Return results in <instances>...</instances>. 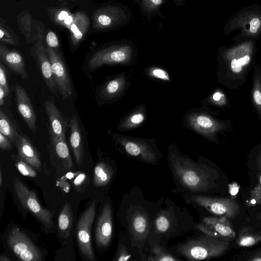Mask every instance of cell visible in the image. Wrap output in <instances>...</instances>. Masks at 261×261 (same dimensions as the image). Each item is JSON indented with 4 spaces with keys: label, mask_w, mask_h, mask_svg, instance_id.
<instances>
[{
    "label": "cell",
    "mask_w": 261,
    "mask_h": 261,
    "mask_svg": "<svg viewBox=\"0 0 261 261\" xmlns=\"http://www.w3.org/2000/svg\"><path fill=\"white\" fill-rule=\"evenodd\" d=\"M256 41L245 40L219 48L216 75L217 82L235 90L246 82L253 66Z\"/></svg>",
    "instance_id": "obj_1"
},
{
    "label": "cell",
    "mask_w": 261,
    "mask_h": 261,
    "mask_svg": "<svg viewBox=\"0 0 261 261\" xmlns=\"http://www.w3.org/2000/svg\"><path fill=\"white\" fill-rule=\"evenodd\" d=\"M219 111L212 110L206 105L188 110L182 118V125L207 140L218 145L219 135L232 132L233 126L228 120L216 117Z\"/></svg>",
    "instance_id": "obj_2"
},
{
    "label": "cell",
    "mask_w": 261,
    "mask_h": 261,
    "mask_svg": "<svg viewBox=\"0 0 261 261\" xmlns=\"http://www.w3.org/2000/svg\"><path fill=\"white\" fill-rule=\"evenodd\" d=\"M137 58L136 47L132 43H118L103 46L91 52L84 60L82 70L89 78L106 65L133 66Z\"/></svg>",
    "instance_id": "obj_3"
},
{
    "label": "cell",
    "mask_w": 261,
    "mask_h": 261,
    "mask_svg": "<svg viewBox=\"0 0 261 261\" xmlns=\"http://www.w3.org/2000/svg\"><path fill=\"white\" fill-rule=\"evenodd\" d=\"M168 150V160L173 174L183 186L194 192L208 188L210 175L206 171L182 154L175 143L169 145Z\"/></svg>",
    "instance_id": "obj_4"
},
{
    "label": "cell",
    "mask_w": 261,
    "mask_h": 261,
    "mask_svg": "<svg viewBox=\"0 0 261 261\" xmlns=\"http://www.w3.org/2000/svg\"><path fill=\"white\" fill-rule=\"evenodd\" d=\"M240 34L233 40H258L261 35V6L252 5L244 7L232 15L226 21L223 33L229 36L236 31Z\"/></svg>",
    "instance_id": "obj_5"
},
{
    "label": "cell",
    "mask_w": 261,
    "mask_h": 261,
    "mask_svg": "<svg viewBox=\"0 0 261 261\" xmlns=\"http://www.w3.org/2000/svg\"><path fill=\"white\" fill-rule=\"evenodd\" d=\"M115 145L124 153L137 160L153 163L161 156L155 139L129 136L108 130Z\"/></svg>",
    "instance_id": "obj_6"
},
{
    "label": "cell",
    "mask_w": 261,
    "mask_h": 261,
    "mask_svg": "<svg viewBox=\"0 0 261 261\" xmlns=\"http://www.w3.org/2000/svg\"><path fill=\"white\" fill-rule=\"evenodd\" d=\"M229 245L227 241L207 235L199 239L190 240L179 245L177 250L188 260H202L222 255Z\"/></svg>",
    "instance_id": "obj_7"
},
{
    "label": "cell",
    "mask_w": 261,
    "mask_h": 261,
    "mask_svg": "<svg viewBox=\"0 0 261 261\" xmlns=\"http://www.w3.org/2000/svg\"><path fill=\"white\" fill-rule=\"evenodd\" d=\"M130 77L125 72H122L106 79L95 90L97 105H109L120 100L129 87Z\"/></svg>",
    "instance_id": "obj_8"
},
{
    "label": "cell",
    "mask_w": 261,
    "mask_h": 261,
    "mask_svg": "<svg viewBox=\"0 0 261 261\" xmlns=\"http://www.w3.org/2000/svg\"><path fill=\"white\" fill-rule=\"evenodd\" d=\"M13 184L15 193L23 207L31 212L46 227H51L53 213L41 206L35 192L30 190L18 177L14 176Z\"/></svg>",
    "instance_id": "obj_9"
},
{
    "label": "cell",
    "mask_w": 261,
    "mask_h": 261,
    "mask_svg": "<svg viewBox=\"0 0 261 261\" xmlns=\"http://www.w3.org/2000/svg\"><path fill=\"white\" fill-rule=\"evenodd\" d=\"M47 49L58 93L63 100H65L73 92V83L68 67L60 50L48 47Z\"/></svg>",
    "instance_id": "obj_10"
},
{
    "label": "cell",
    "mask_w": 261,
    "mask_h": 261,
    "mask_svg": "<svg viewBox=\"0 0 261 261\" xmlns=\"http://www.w3.org/2000/svg\"><path fill=\"white\" fill-rule=\"evenodd\" d=\"M129 17V12L124 6L110 5L94 11L92 15L93 27L97 30H111L124 24Z\"/></svg>",
    "instance_id": "obj_11"
},
{
    "label": "cell",
    "mask_w": 261,
    "mask_h": 261,
    "mask_svg": "<svg viewBox=\"0 0 261 261\" xmlns=\"http://www.w3.org/2000/svg\"><path fill=\"white\" fill-rule=\"evenodd\" d=\"M11 250L20 259L24 261H41V252L20 229L12 228L8 237Z\"/></svg>",
    "instance_id": "obj_12"
},
{
    "label": "cell",
    "mask_w": 261,
    "mask_h": 261,
    "mask_svg": "<svg viewBox=\"0 0 261 261\" xmlns=\"http://www.w3.org/2000/svg\"><path fill=\"white\" fill-rule=\"evenodd\" d=\"M30 53L35 60L37 68L47 88L52 94L59 97L47 47L44 44L41 35H38L37 41L30 49Z\"/></svg>",
    "instance_id": "obj_13"
},
{
    "label": "cell",
    "mask_w": 261,
    "mask_h": 261,
    "mask_svg": "<svg viewBox=\"0 0 261 261\" xmlns=\"http://www.w3.org/2000/svg\"><path fill=\"white\" fill-rule=\"evenodd\" d=\"M96 200L92 201L80 217L76 233L79 246L83 255L89 260H95L91 242V229L95 214Z\"/></svg>",
    "instance_id": "obj_14"
},
{
    "label": "cell",
    "mask_w": 261,
    "mask_h": 261,
    "mask_svg": "<svg viewBox=\"0 0 261 261\" xmlns=\"http://www.w3.org/2000/svg\"><path fill=\"white\" fill-rule=\"evenodd\" d=\"M191 200L195 203L217 215L232 218L237 216L240 212L238 204L232 198L194 195Z\"/></svg>",
    "instance_id": "obj_15"
},
{
    "label": "cell",
    "mask_w": 261,
    "mask_h": 261,
    "mask_svg": "<svg viewBox=\"0 0 261 261\" xmlns=\"http://www.w3.org/2000/svg\"><path fill=\"white\" fill-rule=\"evenodd\" d=\"M196 227L206 235L227 241L236 237L231 223L227 217L223 216L219 218L205 217L202 223L197 224Z\"/></svg>",
    "instance_id": "obj_16"
},
{
    "label": "cell",
    "mask_w": 261,
    "mask_h": 261,
    "mask_svg": "<svg viewBox=\"0 0 261 261\" xmlns=\"http://www.w3.org/2000/svg\"><path fill=\"white\" fill-rule=\"evenodd\" d=\"M44 107L48 118L46 126L48 134L66 138L70 118L65 116L53 100L45 101Z\"/></svg>",
    "instance_id": "obj_17"
},
{
    "label": "cell",
    "mask_w": 261,
    "mask_h": 261,
    "mask_svg": "<svg viewBox=\"0 0 261 261\" xmlns=\"http://www.w3.org/2000/svg\"><path fill=\"white\" fill-rule=\"evenodd\" d=\"M12 88L16 97L17 107L20 115L30 130L36 133L38 128L37 117L29 94L24 88L18 84L13 85Z\"/></svg>",
    "instance_id": "obj_18"
},
{
    "label": "cell",
    "mask_w": 261,
    "mask_h": 261,
    "mask_svg": "<svg viewBox=\"0 0 261 261\" xmlns=\"http://www.w3.org/2000/svg\"><path fill=\"white\" fill-rule=\"evenodd\" d=\"M113 232L112 210L107 203L103 207L98 218L95 230V239L99 246L106 247L111 240Z\"/></svg>",
    "instance_id": "obj_19"
},
{
    "label": "cell",
    "mask_w": 261,
    "mask_h": 261,
    "mask_svg": "<svg viewBox=\"0 0 261 261\" xmlns=\"http://www.w3.org/2000/svg\"><path fill=\"white\" fill-rule=\"evenodd\" d=\"M0 62L22 79L26 80L29 77L25 63L21 54L16 50L9 49L2 43L0 45Z\"/></svg>",
    "instance_id": "obj_20"
},
{
    "label": "cell",
    "mask_w": 261,
    "mask_h": 261,
    "mask_svg": "<svg viewBox=\"0 0 261 261\" xmlns=\"http://www.w3.org/2000/svg\"><path fill=\"white\" fill-rule=\"evenodd\" d=\"M14 144L21 159L38 170H41L42 163L38 152L28 136L21 134Z\"/></svg>",
    "instance_id": "obj_21"
},
{
    "label": "cell",
    "mask_w": 261,
    "mask_h": 261,
    "mask_svg": "<svg viewBox=\"0 0 261 261\" xmlns=\"http://www.w3.org/2000/svg\"><path fill=\"white\" fill-rule=\"evenodd\" d=\"M69 129L70 146L76 164L80 165L84 160V140L81 126L75 115L70 118Z\"/></svg>",
    "instance_id": "obj_22"
},
{
    "label": "cell",
    "mask_w": 261,
    "mask_h": 261,
    "mask_svg": "<svg viewBox=\"0 0 261 261\" xmlns=\"http://www.w3.org/2000/svg\"><path fill=\"white\" fill-rule=\"evenodd\" d=\"M146 105L140 103L126 114L119 121L117 128L121 132L132 130L143 125L147 118Z\"/></svg>",
    "instance_id": "obj_23"
},
{
    "label": "cell",
    "mask_w": 261,
    "mask_h": 261,
    "mask_svg": "<svg viewBox=\"0 0 261 261\" xmlns=\"http://www.w3.org/2000/svg\"><path fill=\"white\" fill-rule=\"evenodd\" d=\"M90 24L88 16L83 12L75 13L74 18L69 28L70 43L72 52H74L86 35Z\"/></svg>",
    "instance_id": "obj_24"
},
{
    "label": "cell",
    "mask_w": 261,
    "mask_h": 261,
    "mask_svg": "<svg viewBox=\"0 0 261 261\" xmlns=\"http://www.w3.org/2000/svg\"><path fill=\"white\" fill-rule=\"evenodd\" d=\"M48 135L51 150L61 160L65 168L72 171L73 169V163L66 138Z\"/></svg>",
    "instance_id": "obj_25"
},
{
    "label": "cell",
    "mask_w": 261,
    "mask_h": 261,
    "mask_svg": "<svg viewBox=\"0 0 261 261\" xmlns=\"http://www.w3.org/2000/svg\"><path fill=\"white\" fill-rule=\"evenodd\" d=\"M253 67L251 101L253 109L261 120V68L257 64Z\"/></svg>",
    "instance_id": "obj_26"
},
{
    "label": "cell",
    "mask_w": 261,
    "mask_h": 261,
    "mask_svg": "<svg viewBox=\"0 0 261 261\" xmlns=\"http://www.w3.org/2000/svg\"><path fill=\"white\" fill-rule=\"evenodd\" d=\"M0 133L14 143L23 134L15 121L2 109L0 110Z\"/></svg>",
    "instance_id": "obj_27"
},
{
    "label": "cell",
    "mask_w": 261,
    "mask_h": 261,
    "mask_svg": "<svg viewBox=\"0 0 261 261\" xmlns=\"http://www.w3.org/2000/svg\"><path fill=\"white\" fill-rule=\"evenodd\" d=\"M73 222L72 212L71 204L69 202H66L58 218V226L60 232L65 238L69 236Z\"/></svg>",
    "instance_id": "obj_28"
},
{
    "label": "cell",
    "mask_w": 261,
    "mask_h": 261,
    "mask_svg": "<svg viewBox=\"0 0 261 261\" xmlns=\"http://www.w3.org/2000/svg\"><path fill=\"white\" fill-rule=\"evenodd\" d=\"M113 175L112 168L104 162H99L95 166L93 173V183L95 186H106L110 181Z\"/></svg>",
    "instance_id": "obj_29"
},
{
    "label": "cell",
    "mask_w": 261,
    "mask_h": 261,
    "mask_svg": "<svg viewBox=\"0 0 261 261\" xmlns=\"http://www.w3.org/2000/svg\"><path fill=\"white\" fill-rule=\"evenodd\" d=\"M200 101L201 105H210L220 108H227L229 105L226 95L219 89H216L211 94Z\"/></svg>",
    "instance_id": "obj_30"
},
{
    "label": "cell",
    "mask_w": 261,
    "mask_h": 261,
    "mask_svg": "<svg viewBox=\"0 0 261 261\" xmlns=\"http://www.w3.org/2000/svg\"><path fill=\"white\" fill-rule=\"evenodd\" d=\"M261 241V235L251 231L248 227L242 228L237 239L238 244L242 247H248L255 245Z\"/></svg>",
    "instance_id": "obj_31"
},
{
    "label": "cell",
    "mask_w": 261,
    "mask_h": 261,
    "mask_svg": "<svg viewBox=\"0 0 261 261\" xmlns=\"http://www.w3.org/2000/svg\"><path fill=\"white\" fill-rule=\"evenodd\" d=\"M52 13L53 20L55 23L69 29L74 20L75 14H72L64 9H54Z\"/></svg>",
    "instance_id": "obj_32"
},
{
    "label": "cell",
    "mask_w": 261,
    "mask_h": 261,
    "mask_svg": "<svg viewBox=\"0 0 261 261\" xmlns=\"http://www.w3.org/2000/svg\"><path fill=\"white\" fill-rule=\"evenodd\" d=\"M0 40L1 42L9 45L19 44L17 36L2 18L0 19Z\"/></svg>",
    "instance_id": "obj_33"
},
{
    "label": "cell",
    "mask_w": 261,
    "mask_h": 261,
    "mask_svg": "<svg viewBox=\"0 0 261 261\" xmlns=\"http://www.w3.org/2000/svg\"><path fill=\"white\" fill-rule=\"evenodd\" d=\"M132 227L137 236H143L145 234L148 228V221L143 214L138 212L133 215Z\"/></svg>",
    "instance_id": "obj_34"
},
{
    "label": "cell",
    "mask_w": 261,
    "mask_h": 261,
    "mask_svg": "<svg viewBox=\"0 0 261 261\" xmlns=\"http://www.w3.org/2000/svg\"><path fill=\"white\" fill-rule=\"evenodd\" d=\"M144 72L146 76L151 79L168 82L171 81L170 75L167 71L158 66L146 67Z\"/></svg>",
    "instance_id": "obj_35"
},
{
    "label": "cell",
    "mask_w": 261,
    "mask_h": 261,
    "mask_svg": "<svg viewBox=\"0 0 261 261\" xmlns=\"http://www.w3.org/2000/svg\"><path fill=\"white\" fill-rule=\"evenodd\" d=\"M143 12L147 15H153L159 11L165 0H137Z\"/></svg>",
    "instance_id": "obj_36"
},
{
    "label": "cell",
    "mask_w": 261,
    "mask_h": 261,
    "mask_svg": "<svg viewBox=\"0 0 261 261\" xmlns=\"http://www.w3.org/2000/svg\"><path fill=\"white\" fill-rule=\"evenodd\" d=\"M151 251L152 254H154V257L151 259L152 260L175 261L178 260L165 249L158 245L154 246L151 249Z\"/></svg>",
    "instance_id": "obj_37"
},
{
    "label": "cell",
    "mask_w": 261,
    "mask_h": 261,
    "mask_svg": "<svg viewBox=\"0 0 261 261\" xmlns=\"http://www.w3.org/2000/svg\"><path fill=\"white\" fill-rule=\"evenodd\" d=\"M15 165L19 173L22 175L30 177H35L37 176V174L36 171L31 165L22 159H20V160H18Z\"/></svg>",
    "instance_id": "obj_38"
},
{
    "label": "cell",
    "mask_w": 261,
    "mask_h": 261,
    "mask_svg": "<svg viewBox=\"0 0 261 261\" xmlns=\"http://www.w3.org/2000/svg\"><path fill=\"white\" fill-rule=\"evenodd\" d=\"M155 227L160 232H165L169 228L170 221L168 218L164 215L159 216L155 220Z\"/></svg>",
    "instance_id": "obj_39"
},
{
    "label": "cell",
    "mask_w": 261,
    "mask_h": 261,
    "mask_svg": "<svg viewBox=\"0 0 261 261\" xmlns=\"http://www.w3.org/2000/svg\"><path fill=\"white\" fill-rule=\"evenodd\" d=\"M0 86L3 88L8 96L10 93V90L9 86L7 70L4 64L1 62H0Z\"/></svg>",
    "instance_id": "obj_40"
},
{
    "label": "cell",
    "mask_w": 261,
    "mask_h": 261,
    "mask_svg": "<svg viewBox=\"0 0 261 261\" xmlns=\"http://www.w3.org/2000/svg\"><path fill=\"white\" fill-rule=\"evenodd\" d=\"M45 41L47 47L58 50L60 47V43L57 35L51 30H49L46 34Z\"/></svg>",
    "instance_id": "obj_41"
},
{
    "label": "cell",
    "mask_w": 261,
    "mask_h": 261,
    "mask_svg": "<svg viewBox=\"0 0 261 261\" xmlns=\"http://www.w3.org/2000/svg\"><path fill=\"white\" fill-rule=\"evenodd\" d=\"M131 255L126 250L125 246H120L116 256L113 260L117 261H125L130 259Z\"/></svg>",
    "instance_id": "obj_42"
},
{
    "label": "cell",
    "mask_w": 261,
    "mask_h": 261,
    "mask_svg": "<svg viewBox=\"0 0 261 261\" xmlns=\"http://www.w3.org/2000/svg\"><path fill=\"white\" fill-rule=\"evenodd\" d=\"M0 148L2 150H11L13 149L11 141L0 133Z\"/></svg>",
    "instance_id": "obj_43"
},
{
    "label": "cell",
    "mask_w": 261,
    "mask_h": 261,
    "mask_svg": "<svg viewBox=\"0 0 261 261\" xmlns=\"http://www.w3.org/2000/svg\"><path fill=\"white\" fill-rule=\"evenodd\" d=\"M259 184L257 186V187L252 192L253 197H255V201H257L258 200V202H261V175L259 176Z\"/></svg>",
    "instance_id": "obj_44"
},
{
    "label": "cell",
    "mask_w": 261,
    "mask_h": 261,
    "mask_svg": "<svg viewBox=\"0 0 261 261\" xmlns=\"http://www.w3.org/2000/svg\"><path fill=\"white\" fill-rule=\"evenodd\" d=\"M77 173L73 180V185L76 187L81 186L86 177V175L83 172H77Z\"/></svg>",
    "instance_id": "obj_45"
},
{
    "label": "cell",
    "mask_w": 261,
    "mask_h": 261,
    "mask_svg": "<svg viewBox=\"0 0 261 261\" xmlns=\"http://www.w3.org/2000/svg\"><path fill=\"white\" fill-rule=\"evenodd\" d=\"M239 186L236 183L229 185V191L231 196H236L238 193Z\"/></svg>",
    "instance_id": "obj_46"
},
{
    "label": "cell",
    "mask_w": 261,
    "mask_h": 261,
    "mask_svg": "<svg viewBox=\"0 0 261 261\" xmlns=\"http://www.w3.org/2000/svg\"><path fill=\"white\" fill-rule=\"evenodd\" d=\"M8 97L5 90L0 86V106L2 107L5 105V98Z\"/></svg>",
    "instance_id": "obj_47"
},
{
    "label": "cell",
    "mask_w": 261,
    "mask_h": 261,
    "mask_svg": "<svg viewBox=\"0 0 261 261\" xmlns=\"http://www.w3.org/2000/svg\"><path fill=\"white\" fill-rule=\"evenodd\" d=\"M250 260H261V251L253 254L249 259Z\"/></svg>",
    "instance_id": "obj_48"
},
{
    "label": "cell",
    "mask_w": 261,
    "mask_h": 261,
    "mask_svg": "<svg viewBox=\"0 0 261 261\" xmlns=\"http://www.w3.org/2000/svg\"><path fill=\"white\" fill-rule=\"evenodd\" d=\"M257 163L258 168L261 170V144L259 145V149L257 154Z\"/></svg>",
    "instance_id": "obj_49"
},
{
    "label": "cell",
    "mask_w": 261,
    "mask_h": 261,
    "mask_svg": "<svg viewBox=\"0 0 261 261\" xmlns=\"http://www.w3.org/2000/svg\"><path fill=\"white\" fill-rule=\"evenodd\" d=\"M1 261H10V259L6 255H2L0 257Z\"/></svg>",
    "instance_id": "obj_50"
},
{
    "label": "cell",
    "mask_w": 261,
    "mask_h": 261,
    "mask_svg": "<svg viewBox=\"0 0 261 261\" xmlns=\"http://www.w3.org/2000/svg\"><path fill=\"white\" fill-rule=\"evenodd\" d=\"M2 169L1 168V170H0V185H1V187L2 186V184H3V178H2Z\"/></svg>",
    "instance_id": "obj_51"
},
{
    "label": "cell",
    "mask_w": 261,
    "mask_h": 261,
    "mask_svg": "<svg viewBox=\"0 0 261 261\" xmlns=\"http://www.w3.org/2000/svg\"><path fill=\"white\" fill-rule=\"evenodd\" d=\"M175 1L177 4H182L186 0H174Z\"/></svg>",
    "instance_id": "obj_52"
},
{
    "label": "cell",
    "mask_w": 261,
    "mask_h": 261,
    "mask_svg": "<svg viewBox=\"0 0 261 261\" xmlns=\"http://www.w3.org/2000/svg\"><path fill=\"white\" fill-rule=\"evenodd\" d=\"M259 66H260V68H261V61H260V65H259Z\"/></svg>",
    "instance_id": "obj_53"
}]
</instances>
